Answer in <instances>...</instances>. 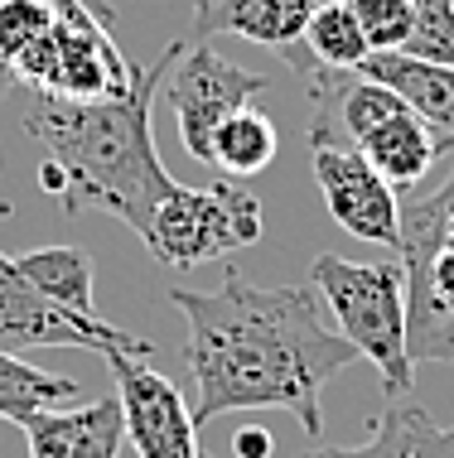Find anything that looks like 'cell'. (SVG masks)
I'll use <instances>...</instances> for the list:
<instances>
[{
  "mask_svg": "<svg viewBox=\"0 0 454 458\" xmlns=\"http://www.w3.org/2000/svg\"><path fill=\"white\" fill-rule=\"evenodd\" d=\"M169 304L189 324L184 362L199 386L193 425L232 411H286L319 439V395L329 377L358 362L353 343L324 318L314 284L261 290L227 266L218 290H169Z\"/></svg>",
  "mask_w": 454,
  "mask_h": 458,
  "instance_id": "6da1fadb",
  "label": "cell"
},
{
  "mask_svg": "<svg viewBox=\"0 0 454 458\" xmlns=\"http://www.w3.org/2000/svg\"><path fill=\"white\" fill-rule=\"evenodd\" d=\"M184 44H169L159 64L141 68L136 82L116 97L97 102H58V97L34 92L24 106V131L39 140L44 165H39V189L64 203V213L78 208H102L121 217L136 237L150 232L155 208L179 179L159 165L155 131H150V106L159 82L179 64Z\"/></svg>",
  "mask_w": 454,
  "mask_h": 458,
  "instance_id": "7a4b0ae2",
  "label": "cell"
},
{
  "mask_svg": "<svg viewBox=\"0 0 454 458\" xmlns=\"http://www.w3.org/2000/svg\"><path fill=\"white\" fill-rule=\"evenodd\" d=\"M88 348L150 357V343L121 333L92 309V256L82 246H44L0 266V352Z\"/></svg>",
  "mask_w": 454,
  "mask_h": 458,
  "instance_id": "3957f363",
  "label": "cell"
},
{
  "mask_svg": "<svg viewBox=\"0 0 454 458\" xmlns=\"http://www.w3.org/2000/svg\"><path fill=\"white\" fill-rule=\"evenodd\" d=\"M314 294L334 314L338 333L353 352L377 367L387 401H401L415 386L411 362V318H407V270L401 261H343V256H314L310 266Z\"/></svg>",
  "mask_w": 454,
  "mask_h": 458,
  "instance_id": "277c9868",
  "label": "cell"
},
{
  "mask_svg": "<svg viewBox=\"0 0 454 458\" xmlns=\"http://www.w3.org/2000/svg\"><path fill=\"white\" fill-rule=\"evenodd\" d=\"M261 237V198L242 189L237 179H218L203 189L175 183L165 203L155 208L145 246L159 266L199 270L208 261H223L232 251H247Z\"/></svg>",
  "mask_w": 454,
  "mask_h": 458,
  "instance_id": "5b68a950",
  "label": "cell"
},
{
  "mask_svg": "<svg viewBox=\"0 0 454 458\" xmlns=\"http://www.w3.org/2000/svg\"><path fill=\"white\" fill-rule=\"evenodd\" d=\"M10 72H15V82L58 97V102H97V97L126 92L141 68L121 58L112 24H102L82 0H64L54 30L24 48Z\"/></svg>",
  "mask_w": 454,
  "mask_h": 458,
  "instance_id": "8992f818",
  "label": "cell"
},
{
  "mask_svg": "<svg viewBox=\"0 0 454 458\" xmlns=\"http://www.w3.org/2000/svg\"><path fill=\"white\" fill-rule=\"evenodd\" d=\"M271 88L266 72H252L223 58L213 44H184L179 64L169 68V106H175L179 140L199 165H213V135L227 116L252 106V97Z\"/></svg>",
  "mask_w": 454,
  "mask_h": 458,
  "instance_id": "52a82bcc",
  "label": "cell"
},
{
  "mask_svg": "<svg viewBox=\"0 0 454 458\" xmlns=\"http://www.w3.org/2000/svg\"><path fill=\"white\" fill-rule=\"evenodd\" d=\"M116 377V401L126 415V439L141 458H199V425L189 401L169 377H159L150 357L112 352L107 357Z\"/></svg>",
  "mask_w": 454,
  "mask_h": 458,
  "instance_id": "ba28073f",
  "label": "cell"
},
{
  "mask_svg": "<svg viewBox=\"0 0 454 458\" xmlns=\"http://www.w3.org/2000/svg\"><path fill=\"white\" fill-rule=\"evenodd\" d=\"M310 155H314V183H319V193H324L329 217L358 242L397 246L401 242V198H397V189H391L358 150L310 145Z\"/></svg>",
  "mask_w": 454,
  "mask_h": 458,
  "instance_id": "9c48e42d",
  "label": "cell"
},
{
  "mask_svg": "<svg viewBox=\"0 0 454 458\" xmlns=\"http://www.w3.org/2000/svg\"><path fill=\"white\" fill-rule=\"evenodd\" d=\"M319 0H218L208 15L193 20V44H203L208 34H237V39H252L261 48H276L296 72L319 68L304 48V30H310Z\"/></svg>",
  "mask_w": 454,
  "mask_h": 458,
  "instance_id": "30bf717a",
  "label": "cell"
},
{
  "mask_svg": "<svg viewBox=\"0 0 454 458\" xmlns=\"http://www.w3.org/2000/svg\"><path fill=\"white\" fill-rule=\"evenodd\" d=\"M24 444L30 458H116L121 439H126V415H121L116 395L88 401L78 411H39L24 420Z\"/></svg>",
  "mask_w": 454,
  "mask_h": 458,
  "instance_id": "8fae6325",
  "label": "cell"
},
{
  "mask_svg": "<svg viewBox=\"0 0 454 458\" xmlns=\"http://www.w3.org/2000/svg\"><path fill=\"white\" fill-rule=\"evenodd\" d=\"M358 72L391 88L440 140L454 145V68L425 64V58L411 54H373Z\"/></svg>",
  "mask_w": 454,
  "mask_h": 458,
  "instance_id": "7c38bea8",
  "label": "cell"
},
{
  "mask_svg": "<svg viewBox=\"0 0 454 458\" xmlns=\"http://www.w3.org/2000/svg\"><path fill=\"white\" fill-rule=\"evenodd\" d=\"M445 150H450V145L440 140V135L425 126V121L415 116L411 106L401 111V116H391L387 126H377V131L358 145V155L391 183V189H401V193H415V189H421V183L431 179L435 159L445 155Z\"/></svg>",
  "mask_w": 454,
  "mask_h": 458,
  "instance_id": "4fadbf2b",
  "label": "cell"
},
{
  "mask_svg": "<svg viewBox=\"0 0 454 458\" xmlns=\"http://www.w3.org/2000/svg\"><path fill=\"white\" fill-rule=\"evenodd\" d=\"M78 395H82L78 381L64 377V371H44L15 352H0V420L24 425V420L39 415V411L73 405Z\"/></svg>",
  "mask_w": 454,
  "mask_h": 458,
  "instance_id": "5bb4252c",
  "label": "cell"
},
{
  "mask_svg": "<svg viewBox=\"0 0 454 458\" xmlns=\"http://www.w3.org/2000/svg\"><path fill=\"white\" fill-rule=\"evenodd\" d=\"M280 155V131L266 111L242 106L237 116H227L213 135V169H223V179H252Z\"/></svg>",
  "mask_w": 454,
  "mask_h": 458,
  "instance_id": "9a60e30c",
  "label": "cell"
},
{
  "mask_svg": "<svg viewBox=\"0 0 454 458\" xmlns=\"http://www.w3.org/2000/svg\"><path fill=\"white\" fill-rule=\"evenodd\" d=\"M304 48H310L319 68H334V72H358L373 58V44H367L348 0H319L310 30H304Z\"/></svg>",
  "mask_w": 454,
  "mask_h": 458,
  "instance_id": "2e32d148",
  "label": "cell"
},
{
  "mask_svg": "<svg viewBox=\"0 0 454 458\" xmlns=\"http://www.w3.org/2000/svg\"><path fill=\"white\" fill-rule=\"evenodd\" d=\"M431 425V415L421 411V405H401L391 401L382 415H377L373 435L363 444H353V449H334V444H324V449H310L300 458H415V439H421V429Z\"/></svg>",
  "mask_w": 454,
  "mask_h": 458,
  "instance_id": "e0dca14e",
  "label": "cell"
},
{
  "mask_svg": "<svg viewBox=\"0 0 454 458\" xmlns=\"http://www.w3.org/2000/svg\"><path fill=\"white\" fill-rule=\"evenodd\" d=\"M58 20L54 0H0V64H15L30 44H39Z\"/></svg>",
  "mask_w": 454,
  "mask_h": 458,
  "instance_id": "ac0fdd59",
  "label": "cell"
},
{
  "mask_svg": "<svg viewBox=\"0 0 454 458\" xmlns=\"http://www.w3.org/2000/svg\"><path fill=\"white\" fill-rule=\"evenodd\" d=\"M401 54L454 68V0H415V24Z\"/></svg>",
  "mask_w": 454,
  "mask_h": 458,
  "instance_id": "d6986e66",
  "label": "cell"
},
{
  "mask_svg": "<svg viewBox=\"0 0 454 458\" xmlns=\"http://www.w3.org/2000/svg\"><path fill=\"white\" fill-rule=\"evenodd\" d=\"M373 54H401L415 24V0H348Z\"/></svg>",
  "mask_w": 454,
  "mask_h": 458,
  "instance_id": "ffe728a7",
  "label": "cell"
},
{
  "mask_svg": "<svg viewBox=\"0 0 454 458\" xmlns=\"http://www.w3.org/2000/svg\"><path fill=\"white\" fill-rule=\"evenodd\" d=\"M411 362H454V324L415 333L411 338Z\"/></svg>",
  "mask_w": 454,
  "mask_h": 458,
  "instance_id": "44dd1931",
  "label": "cell"
},
{
  "mask_svg": "<svg viewBox=\"0 0 454 458\" xmlns=\"http://www.w3.org/2000/svg\"><path fill=\"white\" fill-rule=\"evenodd\" d=\"M276 449V439H271V429H261V425H242L237 435H232V454L237 458H271Z\"/></svg>",
  "mask_w": 454,
  "mask_h": 458,
  "instance_id": "7402d4cb",
  "label": "cell"
},
{
  "mask_svg": "<svg viewBox=\"0 0 454 458\" xmlns=\"http://www.w3.org/2000/svg\"><path fill=\"white\" fill-rule=\"evenodd\" d=\"M415 458H454V429L425 425L421 439H415Z\"/></svg>",
  "mask_w": 454,
  "mask_h": 458,
  "instance_id": "603a6c76",
  "label": "cell"
},
{
  "mask_svg": "<svg viewBox=\"0 0 454 458\" xmlns=\"http://www.w3.org/2000/svg\"><path fill=\"white\" fill-rule=\"evenodd\" d=\"M10 82H15V72H10L5 64H0V97H5V92H10Z\"/></svg>",
  "mask_w": 454,
  "mask_h": 458,
  "instance_id": "cb8c5ba5",
  "label": "cell"
},
{
  "mask_svg": "<svg viewBox=\"0 0 454 458\" xmlns=\"http://www.w3.org/2000/svg\"><path fill=\"white\" fill-rule=\"evenodd\" d=\"M213 5H218V0H193V20H199V15H208Z\"/></svg>",
  "mask_w": 454,
  "mask_h": 458,
  "instance_id": "d4e9b609",
  "label": "cell"
},
{
  "mask_svg": "<svg viewBox=\"0 0 454 458\" xmlns=\"http://www.w3.org/2000/svg\"><path fill=\"white\" fill-rule=\"evenodd\" d=\"M5 261H10V256H5V251H0V266H5Z\"/></svg>",
  "mask_w": 454,
  "mask_h": 458,
  "instance_id": "484cf974",
  "label": "cell"
},
{
  "mask_svg": "<svg viewBox=\"0 0 454 458\" xmlns=\"http://www.w3.org/2000/svg\"><path fill=\"white\" fill-rule=\"evenodd\" d=\"M199 458H213V454H203V449H199Z\"/></svg>",
  "mask_w": 454,
  "mask_h": 458,
  "instance_id": "4316f807",
  "label": "cell"
}]
</instances>
